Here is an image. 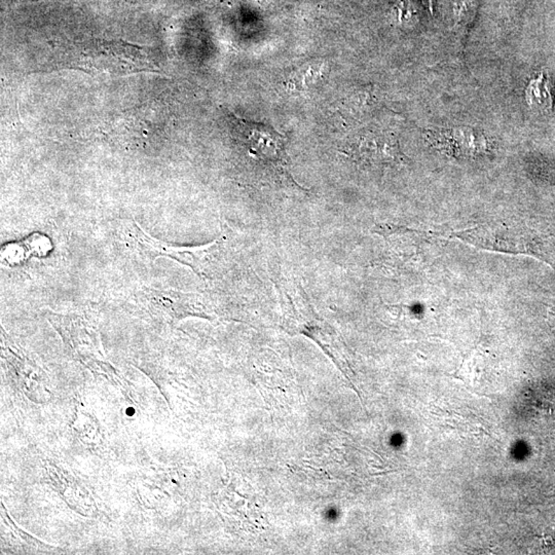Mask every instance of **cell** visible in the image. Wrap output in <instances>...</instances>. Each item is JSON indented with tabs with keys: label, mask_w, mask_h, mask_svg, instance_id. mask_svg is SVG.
<instances>
[{
	"label": "cell",
	"mask_w": 555,
	"mask_h": 555,
	"mask_svg": "<svg viewBox=\"0 0 555 555\" xmlns=\"http://www.w3.org/2000/svg\"><path fill=\"white\" fill-rule=\"evenodd\" d=\"M230 116L238 138L252 158L285 173L288 164L286 137L265 123L248 122L232 113Z\"/></svg>",
	"instance_id": "cell-1"
},
{
	"label": "cell",
	"mask_w": 555,
	"mask_h": 555,
	"mask_svg": "<svg viewBox=\"0 0 555 555\" xmlns=\"http://www.w3.org/2000/svg\"><path fill=\"white\" fill-rule=\"evenodd\" d=\"M130 235L140 250L148 254L151 258L156 256H166L172 258L178 263L188 265L193 269L195 274L199 275L203 279H210L209 268L211 267V260L214 252L216 251L217 243L206 245L200 247H174L163 243L162 241L156 240L155 238L146 234L137 223L131 226Z\"/></svg>",
	"instance_id": "cell-2"
},
{
	"label": "cell",
	"mask_w": 555,
	"mask_h": 555,
	"mask_svg": "<svg viewBox=\"0 0 555 555\" xmlns=\"http://www.w3.org/2000/svg\"><path fill=\"white\" fill-rule=\"evenodd\" d=\"M425 138L434 148L459 158H477L493 151L494 143L482 131L470 127L428 130Z\"/></svg>",
	"instance_id": "cell-3"
},
{
	"label": "cell",
	"mask_w": 555,
	"mask_h": 555,
	"mask_svg": "<svg viewBox=\"0 0 555 555\" xmlns=\"http://www.w3.org/2000/svg\"><path fill=\"white\" fill-rule=\"evenodd\" d=\"M459 239L482 249L506 253H536L535 240L510 225H482L457 234Z\"/></svg>",
	"instance_id": "cell-4"
},
{
	"label": "cell",
	"mask_w": 555,
	"mask_h": 555,
	"mask_svg": "<svg viewBox=\"0 0 555 555\" xmlns=\"http://www.w3.org/2000/svg\"><path fill=\"white\" fill-rule=\"evenodd\" d=\"M357 155L377 164L399 162L401 153L394 135L382 132H366L355 143Z\"/></svg>",
	"instance_id": "cell-5"
},
{
	"label": "cell",
	"mask_w": 555,
	"mask_h": 555,
	"mask_svg": "<svg viewBox=\"0 0 555 555\" xmlns=\"http://www.w3.org/2000/svg\"><path fill=\"white\" fill-rule=\"evenodd\" d=\"M325 70L326 64L324 62H307L300 65L288 76L285 83L286 87L293 92L309 90L326 76Z\"/></svg>",
	"instance_id": "cell-6"
},
{
	"label": "cell",
	"mask_w": 555,
	"mask_h": 555,
	"mask_svg": "<svg viewBox=\"0 0 555 555\" xmlns=\"http://www.w3.org/2000/svg\"><path fill=\"white\" fill-rule=\"evenodd\" d=\"M526 100L533 111L541 113H548L554 107V96L549 79L544 73H540L537 78L529 81L526 88Z\"/></svg>",
	"instance_id": "cell-7"
},
{
	"label": "cell",
	"mask_w": 555,
	"mask_h": 555,
	"mask_svg": "<svg viewBox=\"0 0 555 555\" xmlns=\"http://www.w3.org/2000/svg\"><path fill=\"white\" fill-rule=\"evenodd\" d=\"M477 0H457L454 16L457 27H467L477 16Z\"/></svg>",
	"instance_id": "cell-8"
},
{
	"label": "cell",
	"mask_w": 555,
	"mask_h": 555,
	"mask_svg": "<svg viewBox=\"0 0 555 555\" xmlns=\"http://www.w3.org/2000/svg\"><path fill=\"white\" fill-rule=\"evenodd\" d=\"M512 1L513 4H521V2H524V0H512Z\"/></svg>",
	"instance_id": "cell-9"
}]
</instances>
